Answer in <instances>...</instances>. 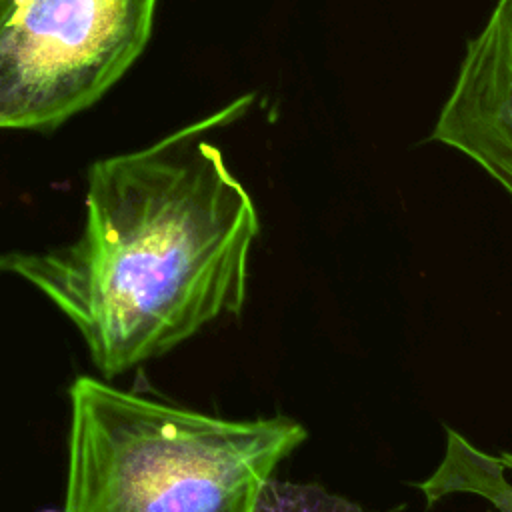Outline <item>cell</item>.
I'll return each mask as SVG.
<instances>
[{"instance_id": "8992f818", "label": "cell", "mask_w": 512, "mask_h": 512, "mask_svg": "<svg viewBox=\"0 0 512 512\" xmlns=\"http://www.w3.org/2000/svg\"><path fill=\"white\" fill-rule=\"evenodd\" d=\"M256 512H368L360 504L330 494L318 484H298L270 476L262 486Z\"/></svg>"}, {"instance_id": "52a82bcc", "label": "cell", "mask_w": 512, "mask_h": 512, "mask_svg": "<svg viewBox=\"0 0 512 512\" xmlns=\"http://www.w3.org/2000/svg\"><path fill=\"white\" fill-rule=\"evenodd\" d=\"M42 512H60V510H42ZM64 512V510H62Z\"/></svg>"}, {"instance_id": "5b68a950", "label": "cell", "mask_w": 512, "mask_h": 512, "mask_svg": "<svg viewBox=\"0 0 512 512\" xmlns=\"http://www.w3.org/2000/svg\"><path fill=\"white\" fill-rule=\"evenodd\" d=\"M426 506L450 494H476L498 512H512V452L488 454L446 426V450L436 470L414 484Z\"/></svg>"}, {"instance_id": "7a4b0ae2", "label": "cell", "mask_w": 512, "mask_h": 512, "mask_svg": "<svg viewBox=\"0 0 512 512\" xmlns=\"http://www.w3.org/2000/svg\"><path fill=\"white\" fill-rule=\"evenodd\" d=\"M64 512H256L306 438L284 414L230 420L78 376L70 388Z\"/></svg>"}, {"instance_id": "6da1fadb", "label": "cell", "mask_w": 512, "mask_h": 512, "mask_svg": "<svg viewBox=\"0 0 512 512\" xmlns=\"http://www.w3.org/2000/svg\"><path fill=\"white\" fill-rule=\"evenodd\" d=\"M250 104L240 96L154 144L96 160L76 240L0 254V272L74 324L106 380L244 308L260 220L208 134Z\"/></svg>"}, {"instance_id": "277c9868", "label": "cell", "mask_w": 512, "mask_h": 512, "mask_svg": "<svg viewBox=\"0 0 512 512\" xmlns=\"http://www.w3.org/2000/svg\"><path fill=\"white\" fill-rule=\"evenodd\" d=\"M430 140L468 156L512 196V0H498L466 44Z\"/></svg>"}, {"instance_id": "3957f363", "label": "cell", "mask_w": 512, "mask_h": 512, "mask_svg": "<svg viewBox=\"0 0 512 512\" xmlns=\"http://www.w3.org/2000/svg\"><path fill=\"white\" fill-rule=\"evenodd\" d=\"M158 0H0V130H52L146 48Z\"/></svg>"}]
</instances>
